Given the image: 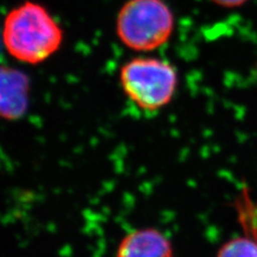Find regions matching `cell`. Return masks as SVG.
Segmentation results:
<instances>
[{
	"mask_svg": "<svg viewBox=\"0 0 257 257\" xmlns=\"http://www.w3.org/2000/svg\"><path fill=\"white\" fill-rule=\"evenodd\" d=\"M2 36L8 53L28 64L45 61L59 50L63 41L59 24L43 6L31 2L9 12Z\"/></svg>",
	"mask_w": 257,
	"mask_h": 257,
	"instance_id": "1",
	"label": "cell"
},
{
	"mask_svg": "<svg viewBox=\"0 0 257 257\" xmlns=\"http://www.w3.org/2000/svg\"><path fill=\"white\" fill-rule=\"evenodd\" d=\"M174 26V14L163 0H127L116 20L120 41L136 52H150L164 45Z\"/></svg>",
	"mask_w": 257,
	"mask_h": 257,
	"instance_id": "2",
	"label": "cell"
},
{
	"mask_svg": "<svg viewBox=\"0 0 257 257\" xmlns=\"http://www.w3.org/2000/svg\"><path fill=\"white\" fill-rule=\"evenodd\" d=\"M120 83L136 106L146 111L165 107L178 86L176 68L162 59L138 57L120 70Z\"/></svg>",
	"mask_w": 257,
	"mask_h": 257,
	"instance_id": "3",
	"label": "cell"
},
{
	"mask_svg": "<svg viewBox=\"0 0 257 257\" xmlns=\"http://www.w3.org/2000/svg\"><path fill=\"white\" fill-rule=\"evenodd\" d=\"M30 82L24 72L0 66V118L19 120L29 106Z\"/></svg>",
	"mask_w": 257,
	"mask_h": 257,
	"instance_id": "4",
	"label": "cell"
},
{
	"mask_svg": "<svg viewBox=\"0 0 257 257\" xmlns=\"http://www.w3.org/2000/svg\"><path fill=\"white\" fill-rule=\"evenodd\" d=\"M116 257H174V248L162 231L152 227L139 228L121 239Z\"/></svg>",
	"mask_w": 257,
	"mask_h": 257,
	"instance_id": "5",
	"label": "cell"
},
{
	"mask_svg": "<svg viewBox=\"0 0 257 257\" xmlns=\"http://www.w3.org/2000/svg\"><path fill=\"white\" fill-rule=\"evenodd\" d=\"M216 257H257V241L238 237L225 243Z\"/></svg>",
	"mask_w": 257,
	"mask_h": 257,
	"instance_id": "6",
	"label": "cell"
},
{
	"mask_svg": "<svg viewBox=\"0 0 257 257\" xmlns=\"http://www.w3.org/2000/svg\"><path fill=\"white\" fill-rule=\"evenodd\" d=\"M215 5H218L223 8H238L243 6L247 0H211Z\"/></svg>",
	"mask_w": 257,
	"mask_h": 257,
	"instance_id": "7",
	"label": "cell"
}]
</instances>
